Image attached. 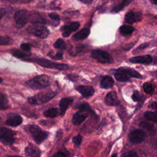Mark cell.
<instances>
[{
    "mask_svg": "<svg viewBox=\"0 0 157 157\" xmlns=\"http://www.w3.org/2000/svg\"><path fill=\"white\" fill-rule=\"evenodd\" d=\"M66 44L65 42L61 39H58L54 44V47L57 49L64 50L66 48Z\"/></svg>",
    "mask_w": 157,
    "mask_h": 157,
    "instance_id": "cell-30",
    "label": "cell"
},
{
    "mask_svg": "<svg viewBox=\"0 0 157 157\" xmlns=\"http://www.w3.org/2000/svg\"><path fill=\"white\" fill-rule=\"evenodd\" d=\"M48 56L52 58V59H63V53L61 52H58L57 53H56L55 55H48Z\"/></svg>",
    "mask_w": 157,
    "mask_h": 157,
    "instance_id": "cell-36",
    "label": "cell"
},
{
    "mask_svg": "<svg viewBox=\"0 0 157 157\" xmlns=\"http://www.w3.org/2000/svg\"><path fill=\"white\" fill-rule=\"evenodd\" d=\"M25 155L28 156H32V157H37L40 155L41 151L40 150L34 145L29 144L28 145L25 150Z\"/></svg>",
    "mask_w": 157,
    "mask_h": 157,
    "instance_id": "cell-16",
    "label": "cell"
},
{
    "mask_svg": "<svg viewBox=\"0 0 157 157\" xmlns=\"http://www.w3.org/2000/svg\"><path fill=\"white\" fill-rule=\"evenodd\" d=\"M35 62H36L39 65L45 67V68H50L53 69H57L60 71H65L68 69L69 66L68 65L63 63H58L53 62L50 60L45 59V58H39L36 59Z\"/></svg>",
    "mask_w": 157,
    "mask_h": 157,
    "instance_id": "cell-4",
    "label": "cell"
},
{
    "mask_svg": "<svg viewBox=\"0 0 157 157\" xmlns=\"http://www.w3.org/2000/svg\"><path fill=\"white\" fill-rule=\"evenodd\" d=\"M132 100L134 101H140L141 99L140 94L137 91L134 92V93L132 94Z\"/></svg>",
    "mask_w": 157,
    "mask_h": 157,
    "instance_id": "cell-37",
    "label": "cell"
},
{
    "mask_svg": "<svg viewBox=\"0 0 157 157\" xmlns=\"http://www.w3.org/2000/svg\"><path fill=\"white\" fill-rule=\"evenodd\" d=\"M82 137L80 134H77V136H75L73 139H72V142L74 144V145L77 147H78L82 142Z\"/></svg>",
    "mask_w": 157,
    "mask_h": 157,
    "instance_id": "cell-34",
    "label": "cell"
},
{
    "mask_svg": "<svg viewBox=\"0 0 157 157\" xmlns=\"http://www.w3.org/2000/svg\"><path fill=\"white\" fill-rule=\"evenodd\" d=\"M6 13V11L5 9L0 8V20L5 15Z\"/></svg>",
    "mask_w": 157,
    "mask_h": 157,
    "instance_id": "cell-42",
    "label": "cell"
},
{
    "mask_svg": "<svg viewBox=\"0 0 157 157\" xmlns=\"http://www.w3.org/2000/svg\"><path fill=\"white\" fill-rule=\"evenodd\" d=\"M115 78L118 82H126L129 80V77L123 72L117 71V72L115 74Z\"/></svg>",
    "mask_w": 157,
    "mask_h": 157,
    "instance_id": "cell-25",
    "label": "cell"
},
{
    "mask_svg": "<svg viewBox=\"0 0 157 157\" xmlns=\"http://www.w3.org/2000/svg\"><path fill=\"white\" fill-rule=\"evenodd\" d=\"M91 55L94 59L101 63H111L113 62L112 56L107 52L101 50L95 49L91 50Z\"/></svg>",
    "mask_w": 157,
    "mask_h": 157,
    "instance_id": "cell-8",
    "label": "cell"
},
{
    "mask_svg": "<svg viewBox=\"0 0 157 157\" xmlns=\"http://www.w3.org/2000/svg\"><path fill=\"white\" fill-rule=\"evenodd\" d=\"M137 156V153L134 151H129L128 152H126L125 153L123 154V156H131V157H133V156Z\"/></svg>",
    "mask_w": 157,
    "mask_h": 157,
    "instance_id": "cell-39",
    "label": "cell"
},
{
    "mask_svg": "<svg viewBox=\"0 0 157 157\" xmlns=\"http://www.w3.org/2000/svg\"><path fill=\"white\" fill-rule=\"evenodd\" d=\"M145 117L150 121H154L157 123V112L148 111L145 113Z\"/></svg>",
    "mask_w": 157,
    "mask_h": 157,
    "instance_id": "cell-28",
    "label": "cell"
},
{
    "mask_svg": "<svg viewBox=\"0 0 157 157\" xmlns=\"http://www.w3.org/2000/svg\"><path fill=\"white\" fill-rule=\"evenodd\" d=\"M89 111L83 110V109H80L79 111H78L77 113L74 114L72 118V123L74 125L78 126L82 124L86 118L88 116V112Z\"/></svg>",
    "mask_w": 157,
    "mask_h": 157,
    "instance_id": "cell-11",
    "label": "cell"
},
{
    "mask_svg": "<svg viewBox=\"0 0 157 157\" xmlns=\"http://www.w3.org/2000/svg\"><path fill=\"white\" fill-rule=\"evenodd\" d=\"M139 125L140 127L147 129V131H150L151 133L154 134L156 131V129H155L154 126L152 124L150 123H148V122H146V121H141L139 123Z\"/></svg>",
    "mask_w": 157,
    "mask_h": 157,
    "instance_id": "cell-26",
    "label": "cell"
},
{
    "mask_svg": "<svg viewBox=\"0 0 157 157\" xmlns=\"http://www.w3.org/2000/svg\"><path fill=\"white\" fill-rule=\"evenodd\" d=\"M9 101L6 94L0 91V110H6L9 108Z\"/></svg>",
    "mask_w": 157,
    "mask_h": 157,
    "instance_id": "cell-22",
    "label": "cell"
},
{
    "mask_svg": "<svg viewBox=\"0 0 157 157\" xmlns=\"http://www.w3.org/2000/svg\"><path fill=\"white\" fill-rule=\"evenodd\" d=\"M27 31L29 33L42 39L46 38L49 34L48 29L41 25H30L27 28Z\"/></svg>",
    "mask_w": 157,
    "mask_h": 157,
    "instance_id": "cell-6",
    "label": "cell"
},
{
    "mask_svg": "<svg viewBox=\"0 0 157 157\" xmlns=\"http://www.w3.org/2000/svg\"><path fill=\"white\" fill-rule=\"evenodd\" d=\"M49 17L52 20V24L55 26L58 25L59 22V17L58 14L55 13H52L49 14Z\"/></svg>",
    "mask_w": 157,
    "mask_h": 157,
    "instance_id": "cell-32",
    "label": "cell"
},
{
    "mask_svg": "<svg viewBox=\"0 0 157 157\" xmlns=\"http://www.w3.org/2000/svg\"><path fill=\"white\" fill-rule=\"evenodd\" d=\"M29 19L32 23H45V20L42 18L39 14L37 13H34L33 14H30Z\"/></svg>",
    "mask_w": 157,
    "mask_h": 157,
    "instance_id": "cell-23",
    "label": "cell"
},
{
    "mask_svg": "<svg viewBox=\"0 0 157 157\" xmlns=\"http://www.w3.org/2000/svg\"><path fill=\"white\" fill-rule=\"evenodd\" d=\"M83 3H85V4H90L92 2L93 0H78Z\"/></svg>",
    "mask_w": 157,
    "mask_h": 157,
    "instance_id": "cell-43",
    "label": "cell"
},
{
    "mask_svg": "<svg viewBox=\"0 0 157 157\" xmlns=\"http://www.w3.org/2000/svg\"><path fill=\"white\" fill-rule=\"evenodd\" d=\"M134 31V28L129 25H122L120 28V32L123 36H127L131 34Z\"/></svg>",
    "mask_w": 157,
    "mask_h": 157,
    "instance_id": "cell-24",
    "label": "cell"
},
{
    "mask_svg": "<svg viewBox=\"0 0 157 157\" xmlns=\"http://www.w3.org/2000/svg\"><path fill=\"white\" fill-rule=\"evenodd\" d=\"M20 47L21 49L26 52H29L31 50V46L28 43H23L21 44Z\"/></svg>",
    "mask_w": 157,
    "mask_h": 157,
    "instance_id": "cell-38",
    "label": "cell"
},
{
    "mask_svg": "<svg viewBox=\"0 0 157 157\" xmlns=\"http://www.w3.org/2000/svg\"><path fill=\"white\" fill-rule=\"evenodd\" d=\"M142 18V13L137 12H129L127 13L125 15L124 19L126 22L129 24H132L134 23L140 21Z\"/></svg>",
    "mask_w": 157,
    "mask_h": 157,
    "instance_id": "cell-12",
    "label": "cell"
},
{
    "mask_svg": "<svg viewBox=\"0 0 157 157\" xmlns=\"http://www.w3.org/2000/svg\"><path fill=\"white\" fill-rule=\"evenodd\" d=\"M22 121H23V118H21V116L15 115V116H13L9 118L6 120V123L10 126L15 127L21 124Z\"/></svg>",
    "mask_w": 157,
    "mask_h": 157,
    "instance_id": "cell-19",
    "label": "cell"
},
{
    "mask_svg": "<svg viewBox=\"0 0 157 157\" xmlns=\"http://www.w3.org/2000/svg\"><path fill=\"white\" fill-rule=\"evenodd\" d=\"M56 94V92L53 91H44L29 98L28 101L31 104H41L47 102L53 99Z\"/></svg>",
    "mask_w": 157,
    "mask_h": 157,
    "instance_id": "cell-2",
    "label": "cell"
},
{
    "mask_svg": "<svg viewBox=\"0 0 157 157\" xmlns=\"http://www.w3.org/2000/svg\"><path fill=\"white\" fill-rule=\"evenodd\" d=\"M152 4L157 5V0H150Z\"/></svg>",
    "mask_w": 157,
    "mask_h": 157,
    "instance_id": "cell-45",
    "label": "cell"
},
{
    "mask_svg": "<svg viewBox=\"0 0 157 157\" xmlns=\"http://www.w3.org/2000/svg\"><path fill=\"white\" fill-rule=\"evenodd\" d=\"M129 61L132 63H140V64H150L152 61V58L150 55L137 56L131 58Z\"/></svg>",
    "mask_w": 157,
    "mask_h": 157,
    "instance_id": "cell-14",
    "label": "cell"
},
{
    "mask_svg": "<svg viewBox=\"0 0 157 157\" xmlns=\"http://www.w3.org/2000/svg\"><path fill=\"white\" fill-rule=\"evenodd\" d=\"M145 133L142 129H135L131 131L129 134V139L132 144H140L145 139Z\"/></svg>",
    "mask_w": 157,
    "mask_h": 157,
    "instance_id": "cell-9",
    "label": "cell"
},
{
    "mask_svg": "<svg viewBox=\"0 0 157 157\" xmlns=\"http://www.w3.org/2000/svg\"><path fill=\"white\" fill-rule=\"evenodd\" d=\"M76 90L83 96V97L86 98L91 96L94 92V88L91 86L80 85L76 87Z\"/></svg>",
    "mask_w": 157,
    "mask_h": 157,
    "instance_id": "cell-13",
    "label": "cell"
},
{
    "mask_svg": "<svg viewBox=\"0 0 157 157\" xmlns=\"http://www.w3.org/2000/svg\"><path fill=\"white\" fill-rule=\"evenodd\" d=\"M90 29L88 28H83L79 31L78 32L74 34L72 39L74 40H83L85 38H86L88 35L90 34Z\"/></svg>",
    "mask_w": 157,
    "mask_h": 157,
    "instance_id": "cell-18",
    "label": "cell"
},
{
    "mask_svg": "<svg viewBox=\"0 0 157 157\" xmlns=\"http://www.w3.org/2000/svg\"><path fill=\"white\" fill-rule=\"evenodd\" d=\"M131 1H132V0H123L120 4H119L118 5H117V6H115V7H114V9H113L112 12H115V13L120 12V11L121 10L126 6L128 5V4L130 3V2H131Z\"/></svg>",
    "mask_w": 157,
    "mask_h": 157,
    "instance_id": "cell-29",
    "label": "cell"
},
{
    "mask_svg": "<svg viewBox=\"0 0 157 157\" xmlns=\"http://www.w3.org/2000/svg\"><path fill=\"white\" fill-rule=\"evenodd\" d=\"M12 54L14 56L18 58H23L26 57L28 55H29V54H27L26 53L22 52L21 51H20L19 50H13L12 52Z\"/></svg>",
    "mask_w": 157,
    "mask_h": 157,
    "instance_id": "cell-31",
    "label": "cell"
},
{
    "mask_svg": "<svg viewBox=\"0 0 157 157\" xmlns=\"http://www.w3.org/2000/svg\"><path fill=\"white\" fill-rule=\"evenodd\" d=\"M30 13L26 10H20L15 12L14 19L18 28H23L29 21Z\"/></svg>",
    "mask_w": 157,
    "mask_h": 157,
    "instance_id": "cell-7",
    "label": "cell"
},
{
    "mask_svg": "<svg viewBox=\"0 0 157 157\" xmlns=\"http://www.w3.org/2000/svg\"><path fill=\"white\" fill-rule=\"evenodd\" d=\"M151 107L152 108H153V109H157V102H153V104H151Z\"/></svg>",
    "mask_w": 157,
    "mask_h": 157,
    "instance_id": "cell-44",
    "label": "cell"
},
{
    "mask_svg": "<svg viewBox=\"0 0 157 157\" xmlns=\"http://www.w3.org/2000/svg\"><path fill=\"white\" fill-rule=\"evenodd\" d=\"M105 102L107 105L115 106L119 104L120 101L115 92H110L105 97Z\"/></svg>",
    "mask_w": 157,
    "mask_h": 157,
    "instance_id": "cell-15",
    "label": "cell"
},
{
    "mask_svg": "<svg viewBox=\"0 0 157 157\" xmlns=\"http://www.w3.org/2000/svg\"><path fill=\"white\" fill-rule=\"evenodd\" d=\"M10 42V38L7 36H0V45H6Z\"/></svg>",
    "mask_w": 157,
    "mask_h": 157,
    "instance_id": "cell-35",
    "label": "cell"
},
{
    "mask_svg": "<svg viewBox=\"0 0 157 157\" xmlns=\"http://www.w3.org/2000/svg\"><path fill=\"white\" fill-rule=\"evenodd\" d=\"M117 71L123 72L124 73H125L126 75H128L129 77H134V78H137L141 77V75L138 72H137L136 71H135L131 68L120 67V68L118 69Z\"/></svg>",
    "mask_w": 157,
    "mask_h": 157,
    "instance_id": "cell-21",
    "label": "cell"
},
{
    "mask_svg": "<svg viewBox=\"0 0 157 157\" xmlns=\"http://www.w3.org/2000/svg\"><path fill=\"white\" fill-rule=\"evenodd\" d=\"M29 131L34 140L37 144H40L47 138L48 135V132L43 131L36 124H32L29 126Z\"/></svg>",
    "mask_w": 157,
    "mask_h": 157,
    "instance_id": "cell-5",
    "label": "cell"
},
{
    "mask_svg": "<svg viewBox=\"0 0 157 157\" xmlns=\"http://www.w3.org/2000/svg\"><path fill=\"white\" fill-rule=\"evenodd\" d=\"M0 120H1V117H0Z\"/></svg>",
    "mask_w": 157,
    "mask_h": 157,
    "instance_id": "cell-46",
    "label": "cell"
},
{
    "mask_svg": "<svg viewBox=\"0 0 157 157\" xmlns=\"http://www.w3.org/2000/svg\"><path fill=\"white\" fill-rule=\"evenodd\" d=\"M16 133L10 129L0 126V141L6 145H12L15 141Z\"/></svg>",
    "mask_w": 157,
    "mask_h": 157,
    "instance_id": "cell-3",
    "label": "cell"
},
{
    "mask_svg": "<svg viewBox=\"0 0 157 157\" xmlns=\"http://www.w3.org/2000/svg\"><path fill=\"white\" fill-rule=\"evenodd\" d=\"M73 101L72 98H64L60 100L59 101V108H60V115H63L65 113L67 107Z\"/></svg>",
    "mask_w": 157,
    "mask_h": 157,
    "instance_id": "cell-17",
    "label": "cell"
},
{
    "mask_svg": "<svg viewBox=\"0 0 157 157\" xmlns=\"http://www.w3.org/2000/svg\"><path fill=\"white\" fill-rule=\"evenodd\" d=\"M143 88H144V91L146 93H151L153 92V90H154L153 86L149 83H145L143 85Z\"/></svg>",
    "mask_w": 157,
    "mask_h": 157,
    "instance_id": "cell-33",
    "label": "cell"
},
{
    "mask_svg": "<svg viewBox=\"0 0 157 157\" xmlns=\"http://www.w3.org/2000/svg\"><path fill=\"white\" fill-rule=\"evenodd\" d=\"M26 83L33 89H40L50 86L52 79L47 75H39L27 81Z\"/></svg>",
    "mask_w": 157,
    "mask_h": 157,
    "instance_id": "cell-1",
    "label": "cell"
},
{
    "mask_svg": "<svg viewBox=\"0 0 157 157\" xmlns=\"http://www.w3.org/2000/svg\"><path fill=\"white\" fill-rule=\"evenodd\" d=\"M113 83H114V82L113 78L109 75H105L102 78L101 81L100 86L102 88L109 89L113 86Z\"/></svg>",
    "mask_w": 157,
    "mask_h": 157,
    "instance_id": "cell-20",
    "label": "cell"
},
{
    "mask_svg": "<svg viewBox=\"0 0 157 157\" xmlns=\"http://www.w3.org/2000/svg\"><path fill=\"white\" fill-rule=\"evenodd\" d=\"M148 46V44H141L140 45H139L136 49V51H138L139 50H142V49H144L145 48H146ZM134 51V52H136Z\"/></svg>",
    "mask_w": 157,
    "mask_h": 157,
    "instance_id": "cell-40",
    "label": "cell"
},
{
    "mask_svg": "<svg viewBox=\"0 0 157 157\" xmlns=\"http://www.w3.org/2000/svg\"><path fill=\"white\" fill-rule=\"evenodd\" d=\"M66 156H67V155L66 153H64V152H61V151L54 155V156H56V157H65Z\"/></svg>",
    "mask_w": 157,
    "mask_h": 157,
    "instance_id": "cell-41",
    "label": "cell"
},
{
    "mask_svg": "<svg viewBox=\"0 0 157 157\" xmlns=\"http://www.w3.org/2000/svg\"><path fill=\"white\" fill-rule=\"evenodd\" d=\"M80 26V23L77 21L72 22L67 25H64L61 28L62 31V35L63 37H68L70 36L71 33L73 31H76Z\"/></svg>",
    "mask_w": 157,
    "mask_h": 157,
    "instance_id": "cell-10",
    "label": "cell"
},
{
    "mask_svg": "<svg viewBox=\"0 0 157 157\" xmlns=\"http://www.w3.org/2000/svg\"><path fill=\"white\" fill-rule=\"evenodd\" d=\"M44 115L46 117H50V118L56 117L58 115V110L55 107L50 108V109L45 110L44 112Z\"/></svg>",
    "mask_w": 157,
    "mask_h": 157,
    "instance_id": "cell-27",
    "label": "cell"
}]
</instances>
